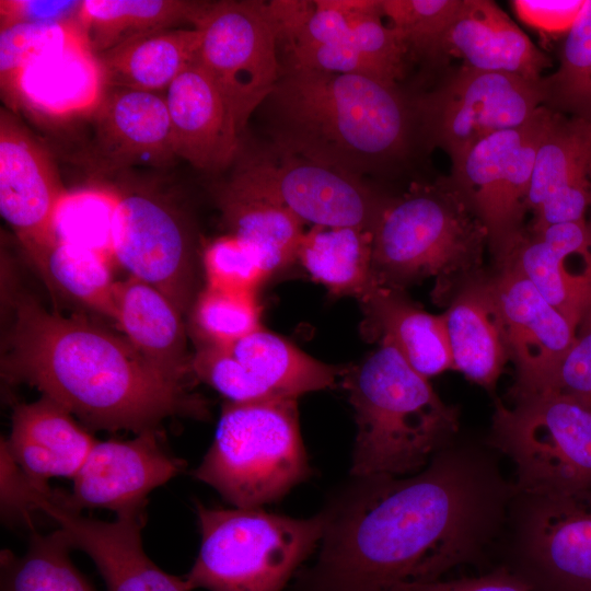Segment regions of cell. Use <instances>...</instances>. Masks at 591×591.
<instances>
[{"label": "cell", "mask_w": 591, "mask_h": 591, "mask_svg": "<svg viewBox=\"0 0 591 591\" xmlns=\"http://www.w3.org/2000/svg\"><path fill=\"white\" fill-rule=\"evenodd\" d=\"M96 441L46 396L14 407L10 438L4 440L19 467L38 484L57 476L73 478Z\"/></svg>", "instance_id": "cell-25"}, {"label": "cell", "mask_w": 591, "mask_h": 591, "mask_svg": "<svg viewBox=\"0 0 591 591\" xmlns=\"http://www.w3.org/2000/svg\"><path fill=\"white\" fill-rule=\"evenodd\" d=\"M376 335L387 339L420 375L453 369L443 317L412 303L401 289L372 283L361 298Z\"/></svg>", "instance_id": "cell-28"}, {"label": "cell", "mask_w": 591, "mask_h": 591, "mask_svg": "<svg viewBox=\"0 0 591 591\" xmlns=\"http://www.w3.org/2000/svg\"><path fill=\"white\" fill-rule=\"evenodd\" d=\"M213 190L228 234L256 253L268 276L297 259L305 232L302 220L276 204L235 193L220 183Z\"/></svg>", "instance_id": "cell-32"}, {"label": "cell", "mask_w": 591, "mask_h": 591, "mask_svg": "<svg viewBox=\"0 0 591 591\" xmlns=\"http://www.w3.org/2000/svg\"><path fill=\"white\" fill-rule=\"evenodd\" d=\"M119 193L101 187L66 190L53 216L56 241L95 251L109 260Z\"/></svg>", "instance_id": "cell-38"}, {"label": "cell", "mask_w": 591, "mask_h": 591, "mask_svg": "<svg viewBox=\"0 0 591 591\" xmlns=\"http://www.w3.org/2000/svg\"><path fill=\"white\" fill-rule=\"evenodd\" d=\"M548 389L591 405V310L580 322L575 343Z\"/></svg>", "instance_id": "cell-44"}, {"label": "cell", "mask_w": 591, "mask_h": 591, "mask_svg": "<svg viewBox=\"0 0 591 591\" xmlns=\"http://www.w3.org/2000/svg\"><path fill=\"white\" fill-rule=\"evenodd\" d=\"M544 103L541 80L462 65L413 105L425 138L452 162L484 138L524 125Z\"/></svg>", "instance_id": "cell-11"}, {"label": "cell", "mask_w": 591, "mask_h": 591, "mask_svg": "<svg viewBox=\"0 0 591 591\" xmlns=\"http://www.w3.org/2000/svg\"><path fill=\"white\" fill-rule=\"evenodd\" d=\"M552 111V109H551ZM530 230L587 219L591 209V123L552 111L526 202Z\"/></svg>", "instance_id": "cell-20"}, {"label": "cell", "mask_w": 591, "mask_h": 591, "mask_svg": "<svg viewBox=\"0 0 591 591\" xmlns=\"http://www.w3.org/2000/svg\"><path fill=\"white\" fill-rule=\"evenodd\" d=\"M457 57L483 71L541 80L551 60L494 1L462 0L445 32L439 58Z\"/></svg>", "instance_id": "cell-23"}, {"label": "cell", "mask_w": 591, "mask_h": 591, "mask_svg": "<svg viewBox=\"0 0 591 591\" xmlns=\"http://www.w3.org/2000/svg\"><path fill=\"white\" fill-rule=\"evenodd\" d=\"M66 192L46 149L8 111L0 113V212L33 258L56 240L53 216Z\"/></svg>", "instance_id": "cell-18"}, {"label": "cell", "mask_w": 591, "mask_h": 591, "mask_svg": "<svg viewBox=\"0 0 591 591\" xmlns=\"http://www.w3.org/2000/svg\"><path fill=\"white\" fill-rule=\"evenodd\" d=\"M208 1L84 0L81 25L95 55L152 33L196 26Z\"/></svg>", "instance_id": "cell-31"}, {"label": "cell", "mask_w": 591, "mask_h": 591, "mask_svg": "<svg viewBox=\"0 0 591 591\" xmlns=\"http://www.w3.org/2000/svg\"><path fill=\"white\" fill-rule=\"evenodd\" d=\"M490 277L517 381L510 393L548 389L572 347L577 327L515 267Z\"/></svg>", "instance_id": "cell-16"}, {"label": "cell", "mask_w": 591, "mask_h": 591, "mask_svg": "<svg viewBox=\"0 0 591 591\" xmlns=\"http://www.w3.org/2000/svg\"><path fill=\"white\" fill-rule=\"evenodd\" d=\"M488 235L449 178L414 185L384 200L372 229L373 283L402 289L434 277L439 286L477 275Z\"/></svg>", "instance_id": "cell-5"}, {"label": "cell", "mask_w": 591, "mask_h": 591, "mask_svg": "<svg viewBox=\"0 0 591 591\" xmlns=\"http://www.w3.org/2000/svg\"><path fill=\"white\" fill-rule=\"evenodd\" d=\"M3 376L42 392L97 430H159L174 416L204 418L207 403L125 338L20 297L2 358Z\"/></svg>", "instance_id": "cell-2"}, {"label": "cell", "mask_w": 591, "mask_h": 591, "mask_svg": "<svg viewBox=\"0 0 591 591\" xmlns=\"http://www.w3.org/2000/svg\"><path fill=\"white\" fill-rule=\"evenodd\" d=\"M80 42H88L81 24L23 23L0 28V85L7 105L14 109L18 80L28 62Z\"/></svg>", "instance_id": "cell-39"}, {"label": "cell", "mask_w": 591, "mask_h": 591, "mask_svg": "<svg viewBox=\"0 0 591 591\" xmlns=\"http://www.w3.org/2000/svg\"><path fill=\"white\" fill-rule=\"evenodd\" d=\"M193 324L206 345L229 347L260 327L255 293L207 287L196 299Z\"/></svg>", "instance_id": "cell-40"}, {"label": "cell", "mask_w": 591, "mask_h": 591, "mask_svg": "<svg viewBox=\"0 0 591 591\" xmlns=\"http://www.w3.org/2000/svg\"><path fill=\"white\" fill-rule=\"evenodd\" d=\"M462 0H381L382 15L408 54L439 58L441 40Z\"/></svg>", "instance_id": "cell-41"}, {"label": "cell", "mask_w": 591, "mask_h": 591, "mask_svg": "<svg viewBox=\"0 0 591 591\" xmlns=\"http://www.w3.org/2000/svg\"><path fill=\"white\" fill-rule=\"evenodd\" d=\"M90 115L91 157L102 170L164 166L177 158L165 97L158 92L105 88Z\"/></svg>", "instance_id": "cell-21"}, {"label": "cell", "mask_w": 591, "mask_h": 591, "mask_svg": "<svg viewBox=\"0 0 591 591\" xmlns=\"http://www.w3.org/2000/svg\"><path fill=\"white\" fill-rule=\"evenodd\" d=\"M202 264L207 287L252 292L268 277L256 253L231 234L209 242Z\"/></svg>", "instance_id": "cell-42"}, {"label": "cell", "mask_w": 591, "mask_h": 591, "mask_svg": "<svg viewBox=\"0 0 591 591\" xmlns=\"http://www.w3.org/2000/svg\"><path fill=\"white\" fill-rule=\"evenodd\" d=\"M32 480L1 440V515L8 522L32 524Z\"/></svg>", "instance_id": "cell-46"}, {"label": "cell", "mask_w": 591, "mask_h": 591, "mask_svg": "<svg viewBox=\"0 0 591 591\" xmlns=\"http://www.w3.org/2000/svg\"><path fill=\"white\" fill-rule=\"evenodd\" d=\"M32 502L58 524L72 548L90 556L107 591H192L185 579L163 571L143 551L146 513L117 515L111 522L86 518L61 505L47 484L33 480Z\"/></svg>", "instance_id": "cell-17"}, {"label": "cell", "mask_w": 591, "mask_h": 591, "mask_svg": "<svg viewBox=\"0 0 591 591\" xmlns=\"http://www.w3.org/2000/svg\"><path fill=\"white\" fill-rule=\"evenodd\" d=\"M192 372L218 391L228 402L251 403L270 399L250 371L229 348L205 345L190 360Z\"/></svg>", "instance_id": "cell-43"}, {"label": "cell", "mask_w": 591, "mask_h": 591, "mask_svg": "<svg viewBox=\"0 0 591 591\" xmlns=\"http://www.w3.org/2000/svg\"><path fill=\"white\" fill-rule=\"evenodd\" d=\"M202 34L172 28L137 37L96 55L106 88L158 92L197 58Z\"/></svg>", "instance_id": "cell-29"}, {"label": "cell", "mask_w": 591, "mask_h": 591, "mask_svg": "<svg viewBox=\"0 0 591 591\" xmlns=\"http://www.w3.org/2000/svg\"><path fill=\"white\" fill-rule=\"evenodd\" d=\"M113 256L120 266L161 291L183 313L195 280L194 242L186 217L149 190L119 193Z\"/></svg>", "instance_id": "cell-14"}, {"label": "cell", "mask_w": 591, "mask_h": 591, "mask_svg": "<svg viewBox=\"0 0 591 591\" xmlns=\"http://www.w3.org/2000/svg\"><path fill=\"white\" fill-rule=\"evenodd\" d=\"M70 548L58 529L49 534L33 532L22 557L2 551L1 591H95L72 564Z\"/></svg>", "instance_id": "cell-36"}, {"label": "cell", "mask_w": 591, "mask_h": 591, "mask_svg": "<svg viewBox=\"0 0 591 591\" xmlns=\"http://www.w3.org/2000/svg\"><path fill=\"white\" fill-rule=\"evenodd\" d=\"M278 44L286 51L341 38L363 16L381 9V0H274L266 2Z\"/></svg>", "instance_id": "cell-34"}, {"label": "cell", "mask_w": 591, "mask_h": 591, "mask_svg": "<svg viewBox=\"0 0 591 591\" xmlns=\"http://www.w3.org/2000/svg\"><path fill=\"white\" fill-rule=\"evenodd\" d=\"M586 0H513L518 18L532 28L546 34L568 33L577 21Z\"/></svg>", "instance_id": "cell-47"}, {"label": "cell", "mask_w": 591, "mask_h": 591, "mask_svg": "<svg viewBox=\"0 0 591 591\" xmlns=\"http://www.w3.org/2000/svg\"><path fill=\"white\" fill-rule=\"evenodd\" d=\"M541 83L544 106L591 123V0L566 34L558 68Z\"/></svg>", "instance_id": "cell-37"}, {"label": "cell", "mask_w": 591, "mask_h": 591, "mask_svg": "<svg viewBox=\"0 0 591 591\" xmlns=\"http://www.w3.org/2000/svg\"><path fill=\"white\" fill-rule=\"evenodd\" d=\"M310 473L297 399L225 403L213 442L193 471L236 508L277 501Z\"/></svg>", "instance_id": "cell-7"}, {"label": "cell", "mask_w": 591, "mask_h": 591, "mask_svg": "<svg viewBox=\"0 0 591 591\" xmlns=\"http://www.w3.org/2000/svg\"><path fill=\"white\" fill-rule=\"evenodd\" d=\"M47 281L68 298L112 320L116 316L111 262L104 255L56 241L32 258Z\"/></svg>", "instance_id": "cell-35"}, {"label": "cell", "mask_w": 591, "mask_h": 591, "mask_svg": "<svg viewBox=\"0 0 591 591\" xmlns=\"http://www.w3.org/2000/svg\"><path fill=\"white\" fill-rule=\"evenodd\" d=\"M165 102L176 157L207 173L229 169L242 147V135L220 91L196 60L166 89Z\"/></svg>", "instance_id": "cell-22"}, {"label": "cell", "mask_w": 591, "mask_h": 591, "mask_svg": "<svg viewBox=\"0 0 591 591\" xmlns=\"http://www.w3.org/2000/svg\"><path fill=\"white\" fill-rule=\"evenodd\" d=\"M83 1L1 0L0 28L15 24H81Z\"/></svg>", "instance_id": "cell-45"}, {"label": "cell", "mask_w": 591, "mask_h": 591, "mask_svg": "<svg viewBox=\"0 0 591 591\" xmlns=\"http://www.w3.org/2000/svg\"><path fill=\"white\" fill-rule=\"evenodd\" d=\"M96 55L88 42L48 51L22 70L14 109L50 119L66 120L90 115L105 91Z\"/></svg>", "instance_id": "cell-24"}, {"label": "cell", "mask_w": 591, "mask_h": 591, "mask_svg": "<svg viewBox=\"0 0 591 591\" xmlns=\"http://www.w3.org/2000/svg\"><path fill=\"white\" fill-rule=\"evenodd\" d=\"M224 187L276 204L303 222L372 231L384 202L361 177L275 143L242 144Z\"/></svg>", "instance_id": "cell-9"}, {"label": "cell", "mask_w": 591, "mask_h": 591, "mask_svg": "<svg viewBox=\"0 0 591 591\" xmlns=\"http://www.w3.org/2000/svg\"><path fill=\"white\" fill-rule=\"evenodd\" d=\"M115 322L127 340L160 371L187 382L193 373L186 354L181 312L157 288L130 276L115 285Z\"/></svg>", "instance_id": "cell-27"}, {"label": "cell", "mask_w": 591, "mask_h": 591, "mask_svg": "<svg viewBox=\"0 0 591 591\" xmlns=\"http://www.w3.org/2000/svg\"><path fill=\"white\" fill-rule=\"evenodd\" d=\"M184 467L185 462L164 447L159 430L130 440L96 441L73 477L72 490H55V497L77 512L108 509L117 515L140 514L148 495Z\"/></svg>", "instance_id": "cell-15"}, {"label": "cell", "mask_w": 591, "mask_h": 591, "mask_svg": "<svg viewBox=\"0 0 591 591\" xmlns=\"http://www.w3.org/2000/svg\"><path fill=\"white\" fill-rule=\"evenodd\" d=\"M497 263L515 267L577 328L591 310V219L524 230Z\"/></svg>", "instance_id": "cell-19"}, {"label": "cell", "mask_w": 591, "mask_h": 591, "mask_svg": "<svg viewBox=\"0 0 591 591\" xmlns=\"http://www.w3.org/2000/svg\"><path fill=\"white\" fill-rule=\"evenodd\" d=\"M227 348L270 399H297L302 394L331 387L344 373L262 327Z\"/></svg>", "instance_id": "cell-30"}, {"label": "cell", "mask_w": 591, "mask_h": 591, "mask_svg": "<svg viewBox=\"0 0 591 591\" xmlns=\"http://www.w3.org/2000/svg\"><path fill=\"white\" fill-rule=\"evenodd\" d=\"M195 27L202 34L196 62L215 82L242 135L281 74L266 2H209Z\"/></svg>", "instance_id": "cell-13"}, {"label": "cell", "mask_w": 591, "mask_h": 591, "mask_svg": "<svg viewBox=\"0 0 591 591\" xmlns=\"http://www.w3.org/2000/svg\"><path fill=\"white\" fill-rule=\"evenodd\" d=\"M360 480L329 519L306 591H406L479 561L515 496L487 452L454 442L420 472Z\"/></svg>", "instance_id": "cell-1"}, {"label": "cell", "mask_w": 591, "mask_h": 591, "mask_svg": "<svg viewBox=\"0 0 591 591\" xmlns=\"http://www.w3.org/2000/svg\"><path fill=\"white\" fill-rule=\"evenodd\" d=\"M262 106L273 143L359 177L403 159L416 123L396 84L300 67L281 68Z\"/></svg>", "instance_id": "cell-3"}, {"label": "cell", "mask_w": 591, "mask_h": 591, "mask_svg": "<svg viewBox=\"0 0 591 591\" xmlns=\"http://www.w3.org/2000/svg\"><path fill=\"white\" fill-rule=\"evenodd\" d=\"M551 113L543 106L524 125L484 138L451 162L448 178L485 227L496 259L525 230L536 152Z\"/></svg>", "instance_id": "cell-12"}, {"label": "cell", "mask_w": 591, "mask_h": 591, "mask_svg": "<svg viewBox=\"0 0 591 591\" xmlns=\"http://www.w3.org/2000/svg\"><path fill=\"white\" fill-rule=\"evenodd\" d=\"M199 554L184 578L190 590L282 591L322 541L329 513L296 519L262 508H210L196 501Z\"/></svg>", "instance_id": "cell-6"}, {"label": "cell", "mask_w": 591, "mask_h": 591, "mask_svg": "<svg viewBox=\"0 0 591 591\" xmlns=\"http://www.w3.org/2000/svg\"><path fill=\"white\" fill-rule=\"evenodd\" d=\"M343 374L357 424L355 477L418 473L454 442L457 409L387 339Z\"/></svg>", "instance_id": "cell-4"}, {"label": "cell", "mask_w": 591, "mask_h": 591, "mask_svg": "<svg viewBox=\"0 0 591 591\" xmlns=\"http://www.w3.org/2000/svg\"><path fill=\"white\" fill-rule=\"evenodd\" d=\"M496 402L489 442L515 465L518 494L591 489V405L554 389Z\"/></svg>", "instance_id": "cell-8"}, {"label": "cell", "mask_w": 591, "mask_h": 591, "mask_svg": "<svg viewBox=\"0 0 591 591\" xmlns=\"http://www.w3.org/2000/svg\"><path fill=\"white\" fill-rule=\"evenodd\" d=\"M297 259L331 292L361 299L373 283L372 231L313 225L303 234Z\"/></svg>", "instance_id": "cell-33"}, {"label": "cell", "mask_w": 591, "mask_h": 591, "mask_svg": "<svg viewBox=\"0 0 591 591\" xmlns=\"http://www.w3.org/2000/svg\"><path fill=\"white\" fill-rule=\"evenodd\" d=\"M501 564L531 591H591V489L515 494Z\"/></svg>", "instance_id": "cell-10"}, {"label": "cell", "mask_w": 591, "mask_h": 591, "mask_svg": "<svg viewBox=\"0 0 591 591\" xmlns=\"http://www.w3.org/2000/svg\"><path fill=\"white\" fill-rule=\"evenodd\" d=\"M442 317L453 369L491 391L510 356L490 278L464 280Z\"/></svg>", "instance_id": "cell-26"}, {"label": "cell", "mask_w": 591, "mask_h": 591, "mask_svg": "<svg viewBox=\"0 0 591 591\" xmlns=\"http://www.w3.org/2000/svg\"><path fill=\"white\" fill-rule=\"evenodd\" d=\"M406 591H531L530 588L505 566L478 577L437 580L413 586Z\"/></svg>", "instance_id": "cell-48"}]
</instances>
